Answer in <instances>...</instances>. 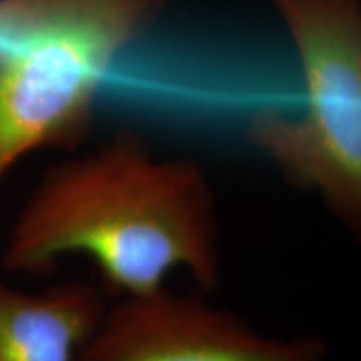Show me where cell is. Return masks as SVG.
I'll use <instances>...</instances> for the list:
<instances>
[{
	"label": "cell",
	"mask_w": 361,
	"mask_h": 361,
	"mask_svg": "<svg viewBox=\"0 0 361 361\" xmlns=\"http://www.w3.org/2000/svg\"><path fill=\"white\" fill-rule=\"evenodd\" d=\"M67 256L89 258L123 296L161 290L179 269L214 290L223 261L206 173L192 161L156 157L130 130L54 166L17 216L2 263L39 274Z\"/></svg>",
	"instance_id": "cell-1"
},
{
	"label": "cell",
	"mask_w": 361,
	"mask_h": 361,
	"mask_svg": "<svg viewBox=\"0 0 361 361\" xmlns=\"http://www.w3.org/2000/svg\"><path fill=\"white\" fill-rule=\"evenodd\" d=\"M169 0H0V184L40 149L85 141L117 59Z\"/></svg>",
	"instance_id": "cell-2"
},
{
	"label": "cell",
	"mask_w": 361,
	"mask_h": 361,
	"mask_svg": "<svg viewBox=\"0 0 361 361\" xmlns=\"http://www.w3.org/2000/svg\"><path fill=\"white\" fill-rule=\"evenodd\" d=\"M296 49L305 109L264 107L247 141L293 188L311 191L335 218L361 226V4L360 0H268Z\"/></svg>",
	"instance_id": "cell-3"
},
{
	"label": "cell",
	"mask_w": 361,
	"mask_h": 361,
	"mask_svg": "<svg viewBox=\"0 0 361 361\" xmlns=\"http://www.w3.org/2000/svg\"><path fill=\"white\" fill-rule=\"evenodd\" d=\"M316 336H273L204 296L168 288L106 308L75 361H323Z\"/></svg>",
	"instance_id": "cell-4"
},
{
	"label": "cell",
	"mask_w": 361,
	"mask_h": 361,
	"mask_svg": "<svg viewBox=\"0 0 361 361\" xmlns=\"http://www.w3.org/2000/svg\"><path fill=\"white\" fill-rule=\"evenodd\" d=\"M107 306L96 286L24 291L0 281V361H75Z\"/></svg>",
	"instance_id": "cell-5"
}]
</instances>
